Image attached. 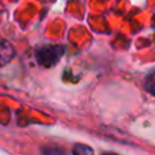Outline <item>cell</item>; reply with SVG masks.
<instances>
[{"label": "cell", "instance_id": "obj_1", "mask_svg": "<svg viewBox=\"0 0 155 155\" xmlns=\"http://www.w3.org/2000/svg\"><path fill=\"white\" fill-rule=\"evenodd\" d=\"M64 54V48L57 45H46L40 48L35 52L38 63L45 67H52L60 60V57Z\"/></svg>", "mask_w": 155, "mask_h": 155}, {"label": "cell", "instance_id": "obj_2", "mask_svg": "<svg viewBox=\"0 0 155 155\" xmlns=\"http://www.w3.org/2000/svg\"><path fill=\"white\" fill-rule=\"evenodd\" d=\"M12 56H14V49L10 45V42L0 38V65L8 63Z\"/></svg>", "mask_w": 155, "mask_h": 155}, {"label": "cell", "instance_id": "obj_3", "mask_svg": "<svg viewBox=\"0 0 155 155\" xmlns=\"http://www.w3.org/2000/svg\"><path fill=\"white\" fill-rule=\"evenodd\" d=\"M72 155H94V151L86 144H76L72 150Z\"/></svg>", "mask_w": 155, "mask_h": 155}, {"label": "cell", "instance_id": "obj_4", "mask_svg": "<svg viewBox=\"0 0 155 155\" xmlns=\"http://www.w3.org/2000/svg\"><path fill=\"white\" fill-rule=\"evenodd\" d=\"M146 88L150 91L153 95H155V70H153L146 78Z\"/></svg>", "mask_w": 155, "mask_h": 155}, {"label": "cell", "instance_id": "obj_5", "mask_svg": "<svg viewBox=\"0 0 155 155\" xmlns=\"http://www.w3.org/2000/svg\"><path fill=\"white\" fill-rule=\"evenodd\" d=\"M44 155H65V154L59 148H45Z\"/></svg>", "mask_w": 155, "mask_h": 155}, {"label": "cell", "instance_id": "obj_6", "mask_svg": "<svg viewBox=\"0 0 155 155\" xmlns=\"http://www.w3.org/2000/svg\"><path fill=\"white\" fill-rule=\"evenodd\" d=\"M105 155H116V154H105Z\"/></svg>", "mask_w": 155, "mask_h": 155}]
</instances>
